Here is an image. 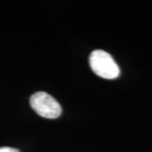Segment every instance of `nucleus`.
Here are the masks:
<instances>
[{
    "mask_svg": "<svg viewBox=\"0 0 152 152\" xmlns=\"http://www.w3.org/2000/svg\"><path fill=\"white\" fill-rule=\"evenodd\" d=\"M30 104L32 109L41 117L54 119L62 113L60 104L52 96L44 91H38L30 98Z\"/></svg>",
    "mask_w": 152,
    "mask_h": 152,
    "instance_id": "2",
    "label": "nucleus"
},
{
    "mask_svg": "<svg viewBox=\"0 0 152 152\" xmlns=\"http://www.w3.org/2000/svg\"><path fill=\"white\" fill-rule=\"evenodd\" d=\"M0 152H20L18 149L11 147H0Z\"/></svg>",
    "mask_w": 152,
    "mask_h": 152,
    "instance_id": "3",
    "label": "nucleus"
},
{
    "mask_svg": "<svg viewBox=\"0 0 152 152\" xmlns=\"http://www.w3.org/2000/svg\"><path fill=\"white\" fill-rule=\"evenodd\" d=\"M89 63L92 71L103 79L113 80L120 75V69L113 58L103 50H95L90 55Z\"/></svg>",
    "mask_w": 152,
    "mask_h": 152,
    "instance_id": "1",
    "label": "nucleus"
}]
</instances>
